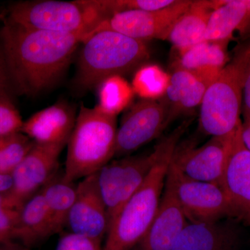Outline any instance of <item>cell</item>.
<instances>
[{
  "label": "cell",
  "mask_w": 250,
  "mask_h": 250,
  "mask_svg": "<svg viewBox=\"0 0 250 250\" xmlns=\"http://www.w3.org/2000/svg\"><path fill=\"white\" fill-rule=\"evenodd\" d=\"M213 11L210 1H192L190 7L171 26L165 40L168 41L179 53L204 42Z\"/></svg>",
  "instance_id": "obj_20"
},
{
  "label": "cell",
  "mask_w": 250,
  "mask_h": 250,
  "mask_svg": "<svg viewBox=\"0 0 250 250\" xmlns=\"http://www.w3.org/2000/svg\"><path fill=\"white\" fill-rule=\"evenodd\" d=\"M35 143L22 132L0 137V172L11 174Z\"/></svg>",
  "instance_id": "obj_24"
},
{
  "label": "cell",
  "mask_w": 250,
  "mask_h": 250,
  "mask_svg": "<svg viewBox=\"0 0 250 250\" xmlns=\"http://www.w3.org/2000/svg\"><path fill=\"white\" fill-rule=\"evenodd\" d=\"M167 125V109L163 100L144 99L135 104L117 130L115 156L131 155L157 138Z\"/></svg>",
  "instance_id": "obj_11"
},
{
  "label": "cell",
  "mask_w": 250,
  "mask_h": 250,
  "mask_svg": "<svg viewBox=\"0 0 250 250\" xmlns=\"http://www.w3.org/2000/svg\"><path fill=\"white\" fill-rule=\"evenodd\" d=\"M187 126L184 123L159 143L155 165L110 225L103 250H133L147 234L159 208L174 150Z\"/></svg>",
  "instance_id": "obj_2"
},
{
  "label": "cell",
  "mask_w": 250,
  "mask_h": 250,
  "mask_svg": "<svg viewBox=\"0 0 250 250\" xmlns=\"http://www.w3.org/2000/svg\"><path fill=\"white\" fill-rule=\"evenodd\" d=\"M208 82L188 72L184 77L179 92V103L176 117L189 113L201 104L207 88Z\"/></svg>",
  "instance_id": "obj_26"
},
{
  "label": "cell",
  "mask_w": 250,
  "mask_h": 250,
  "mask_svg": "<svg viewBox=\"0 0 250 250\" xmlns=\"http://www.w3.org/2000/svg\"><path fill=\"white\" fill-rule=\"evenodd\" d=\"M188 223L167 175L155 218L139 246L144 250H171Z\"/></svg>",
  "instance_id": "obj_14"
},
{
  "label": "cell",
  "mask_w": 250,
  "mask_h": 250,
  "mask_svg": "<svg viewBox=\"0 0 250 250\" xmlns=\"http://www.w3.org/2000/svg\"><path fill=\"white\" fill-rule=\"evenodd\" d=\"M117 130L116 116L82 104L67 143L64 177L75 182L110 162L116 154Z\"/></svg>",
  "instance_id": "obj_3"
},
{
  "label": "cell",
  "mask_w": 250,
  "mask_h": 250,
  "mask_svg": "<svg viewBox=\"0 0 250 250\" xmlns=\"http://www.w3.org/2000/svg\"><path fill=\"white\" fill-rule=\"evenodd\" d=\"M167 177L190 223L238 218L232 202L221 186L186 177L170 164Z\"/></svg>",
  "instance_id": "obj_8"
},
{
  "label": "cell",
  "mask_w": 250,
  "mask_h": 250,
  "mask_svg": "<svg viewBox=\"0 0 250 250\" xmlns=\"http://www.w3.org/2000/svg\"><path fill=\"white\" fill-rule=\"evenodd\" d=\"M18 210L10 207L4 194H0V244L12 243Z\"/></svg>",
  "instance_id": "obj_29"
},
{
  "label": "cell",
  "mask_w": 250,
  "mask_h": 250,
  "mask_svg": "<svg viewBox=\"0 0 250 250\" xmlns=\"http://www.w3.org/2000/svg\"><path fill=\"white\" fill-rule=\"evenodd\" d=\"M159 154V143L148 154L111 160L95 173L99 192L107 210L109 226L125 204L144 183Z\"/></svg>",
  "instance_id": "obj_7"
},
{
  "label": "cell",
  "mask_w": 250,
  "mask_h": 250,
  "mask_svg": "<svg viewBox=\"0 0 250 250\" xmlns=\"http://www.w3.org/2000/svg\"><path fill=\"white\" fill-rule=\"evenodd\" d=\"M104 19L93 0H42L13 4L7 21L24 27L77 34L85 40Z\"/></svg>",
  "instance_id": "obj_5"
},
{
  "label": "cell",
  "mask_w": 250,
  "mask_h": 250,
  "mask_svg": "<svg viewBox=\"0 0 250 250\" xmlns=\"http://www.w3.org/2000/svg\"><path fill=\"white\" fill-rule=\"evenodd\" d=\"M82 43L77 83L90 89L110 77L129 73L147 62L146 42L111 30L94 33Z\"/></svg>",
  "instance_id": "obj_4"
},
{
  "label": "cell",
  "mask_w": 250,
  "mask_h": 250,
  "mask_svg": "<svg viewBox=\"0 0 250 250\" xmlns=\"http://www.w3.org/2000/svg\"><path fill=\"white\" fill-rule=\"evenodd\" d=\"M12 187V177L11 174L0 172V194L6 193Z\"/></svg>",
  "instance_id": "obj_34"
},
{
  "label": "cell",
  "mask_w": 250,
  "mask_h": 250,
  "mask_svg": "<svg viewBox=\"0 0 250 250\" xmlns=\"http://www.w3.org/2000/svg\"><path fill=\"white\" fill-rule=\"evenodd\" d=\"M131 250H143L142 248H141L139 246H136V248H134V249Z\"/></svg>",
  "instance_id": "obj_37"
},
{
  "label": "cell",
  "mask_w": 250,
  "mask_h": 250,
  "mask_svg": "<svg viewBox=\"0 0 250 250\" xmlns=\"http://www.w3.org/2000/svg\"><path fill=\"white\" fill-rule=\"evenodd\" d=\"M6 67L18 90L36 95L66 69L84 37L18 25L6 21L1 30Z\"/></svg>",
  "instance_id": "obj_1"
},
{
  "label": "cell",
  "mask_w": 250,
  "mask_h": 250,
  "mask_svg": "<svg viewBox=\"0 0 250 250\" xmlns=\"http://www.w3.org/2000/svg\"><path fill=\"white\" fill-rule=\"evenodd\" d=\"M228 42L205 41L180 52L174 67L211 83L229 63Z\"/></svg>",
  "instance_id": "obj_18"
},
{
  "label": "cell",
  "mask_w": 250,
  "mask_h": 250,
  "mask_svg": "<svg viewBox=\"0 0 250 250\" xmlns=\"http://www.w3.org/2000/svg\"><path fill=\"white\" fill-rule=\"evenodd\" d=\"M241 125L233 134L221 187L232 202L240 220L250 223V151L242 140Z\"/></svg>",
  "instance_id": "obj_15"
},
{
  "label": "cell",
  "mask_w": 250,
  "mask_h": 250,
  "mask_svg": "<svg viewBox=\"0 0 250 250\" xmlns=\"http://www.w3.org/2000/svg\"><path fill=\"white\" fill-rule=\"evenodd\" d=\"M53 235L48 210L42 192L39 191L18 210L14 240L30 248Z\"/></svg>",
  "instance_id": "obj_21"
},
{
  "label": "cell",
  "mask_w": 250,
  "mask_h": 250,
  "mask_svg": "<svg viewBox=\"0 0 250 250\" xmlns=\"http://www.w3.org/2000/svg\"><path fill=\"white\" fill-rule=\"evenodd\" d=\"M241 230L233 218L188 223L171 250H237Z\"/></svg>",
  "instance_id": "obj_16"
},
{
  "label": "cell",
  "mask_w": 250,
  "mask_h": 250,
  "mask_svg": "<svg viewBox=\"0 0 250 250\" xmlns=\"http://www.w3.org/2000/svg\"><path fill=\"white\" fill-rule=\"evenodd\" d=\"M177 0H93L105 18L129 10L157 11L173 4Z\"/></svg>",
  "instance_id": "obj_27"
},
{
  "label": "cell",
  "mask_w": 250,
  "mask_h": 250,
  "mask_svg": "<svg viewBox=\"0 0 250 250\" xmlns=\"http://www.w3.org/2000/svg\"><path fill=\"white\" fill-rule=\"evenodd\" d=\"M244 121L242 122L241 138L246 147L250 151V111H243Z\"/></svg>",
  "instance_id": "obj_32"
},
{
  "label": "cell",
  "mask_w": 250,
  "mask_h": 250,
  "mask_svg": "<svg viewBox=\"0 0 250 250\" xmlns=\"http://www.w3.org/2000/svg\"><path fill=\"white\" fill-rule=\"evenodd\" d=\"M70 232L103 241L108 232L107 210L99 192L95 174L77 184L75 202L67 217Z\"/></svg>",
  "instance_id": "obj_13"
},
{
  "label": "cell",
  "mask_w": 250,
  "mask_h": 250,
  "mask_svg": "<svg viewBox=\"0 0 250 250\" xmlns=\"http://www.w3.org/2000/svg\"><path fill=\"white\" fill-rule=\"evenodd\" d=\"M169 79L157 67L143 66L135 75L132 88L145 100H154L155 97L164 95Z\"/></svg>",
  "instance_id": "obj_25"
},
{
  "label": "cell",
  "mask_w": 250,
  "mask_h": 250,
  "mask_svg": "<svg viewBox=\"0 0 250 250\" xmlns=\"http://www.w3.org/2000/svg\"><path fill=\"white\" fill-rule=\"evenodd\" d=\"M234 133L223 137H211L198 147L177 145L171 164L188 178L221 186Z\"/></svg>",
  "instance_id": "obj_12"
},
{
  "label": "cell",
  "mask_w": 250,
  "mask_h": 250,
  "mask_svg": "<svg viewBox=\"0 0 250 250\" xmlns=\"http://www.w3.org/2000/svg\"><path fill=\"white\" fill-rule=\"evenodd\" d=\"M243 66L241 47L206 90L199 119L204 134L211 137L229 136L241 125Z\"/></svg>",
  "instance_id": "obj_6"
},
{
  "label": "cell",
  "mask_w": 250,
  "mask_h": 250,
  "mask_svg": "<svg viewBox=\"0 0 250 250\" xmlns=\"http://www.w3.org/2000/svg\"><path fill=\"white\" fill-rule=\"evenodd\" d=\"M102 242L70 231L59 238L56 250H103Z\"/></svg>",
  "instance_id": "obj_30"
},
{
  "label": "cell",
  "mask_w": 250,
  "mask_h": 250,
  "mask_svg": "<svg viewBox=\"0 0 250 250\" xmlns=\"http://www.w3.org/2000/svg\"><path fill=\"white\" fill-rule=\"evenodd\" d=\"M0 53V94L6 93L8 77L6 73V65L5 59Z\"/></svg>",
  "instance_id": "obj_33"
},
{
  "label": "cell",
  "mask_w": 250,
  "mask_h": 250,
  "mask_svg": "<svg viewBox=\"0 0 250 250\" xmlns=\"http://www.w3.org/2000/svg\"><path fill=\"white\" fill-rule=\"evenodd\" d=\"M192 1L177 0L173 4L157 11L129 10L116 13L103 20L92 34L111 30L143 42L153 39L165 40L171 26L190 7Z\"/></svg>",
  "instance_id": "obj_10"
},
{
  "label": "cell",
  "mask_w": 250,
  "mask_h": 250,
  "mask_svg": "<svg viewBox=\"0 0 250 250\" xmlns=\"http://www.w3.org/2000/svg\"><path fill=\"white\" fill-rule=\"evenodd\" d=\"M48 210L52 233L60 232L67 225V217L77 193V184L63 174H56L41 190Z\"/></svg>",
  "instance_id": "obj_22"
},
{
  "label": "cell",
  "mask_w": 250,
  "mask_h": 250,
  "mask_svg": "<svg viewBox=\"0 0 250 250\" xmlns=\"http://www.w3.org/2000/svg\"><path fill=\"white\" fill-rule=\"evenodd\" d=\"M1 250H31L25 246H21L19 245L14 244L13 243L5 244L2 246Z\"/></svg>",
  "instance_id": "obj_35"
},
{
  "label": "cell",
  "mask_w": 250,
  "mask_h": 250,
  "mask_svg": "<svg viewBox=\"0 0 250 250\" xmlns=\"http://www.w3.org/2000/svg\"><path fill=\"white\" fill-rule=\"evenodd\" d=\"M244 4L246 5V9L248 10V14L250 16V0H243Z\"/></svg>",
  "instance_id": "obj_36"
},
{
  "label": "cell",
  "mask_w": 250,
  "mask_h": 250,
  "mask_svg": "<svg viewBox=\"0 0 250 250\" xmlns=\"http://www.w3.org/2000/svg\"><path fill=\"white\" fill-rule=\"evenodd\" d=\"M23 123L21 114L7 93L0 94V137L21 132Z\"/></svg>",
  "instance_id": "obj_28"
},
{
  "label": "cell",
  "mask_w": 250,
  "mask_h": 250,
  "mask_svg": "<svg viewBox=\"0 0 250 250\" xmlns=\"http://www.w3.org/2000/svg\"><path fill=\"white\" fill-rule=\"evenodd\" d=\"M65 146L35 143L11 172L12 187L4 193L10 207L19 210L57 174L59 156Z\"/></svg>",
  "instance_id": "obj_9"
},
{
  "label": "cell",
  "mask_w": 250,
  "mask_h": 250,
  "mask_svg": "<svg viewBox=\"0 0 250 250\" xmlns=\"http://www.w3.org/2000/svg\"><path fill=\"white\" fill-rule=\"evenodd\" d=\"M244 56L243 78V111H250V43L242 47Z\"/></svg>",
  "instance_id": "obj_31"
},
{
  "label": "cell",
  "mask_w": 250,
  "mask_h": 250,
  "mask_svg": "<svg viewBox=\"0 0 250 250\" xmlns=\"http://www.w3.org/2000/svg\"><path fill=\"white\" fill-rule=\"evenodd\" d=\"M4 246V245L0 244V250H1V248H2V246Z\"/></svg>",
  "instance_id": "obj_38"
},
{
  "label": "cell",
  "mask_w": 250,
  "mask_h": 250,
  "mask_svg": "<svg viewBox=\"0 0 250 250\" xmlns=\"http://www.w3.org/2000/svg\"><path fill=\"white\" fill-rule=\"evenodd\" d=\"M98 86L99 104L97 106L112 116H116L127 106L134 92L121 76L108 77Z\"/></svg>",
  "instance_id": "obj_23"
},
{
  "label": "cell",
  "mask_w": 250,
  "mask_h": 250,
  "mask_svg": "<svg viewBox=\"0 0 250 250\" xmlns=\"http://www.w3.org/2000/svg\"><path fill=\"white\" fill-rule=\"evenodd\" d=\"M213 11L206 31L205 40L228 42L236 30L245 34L250 29V16L243 0L210 1Z\"/></svg>",
  "instance_id": "obj_19"
},
{
  "label": "cell",
  "mask_w": 250,
  "mask_h": 250,
  "mask_svg": "<svg viewBox=\"0 0 250 250\" xmlns=\"http://www.w3.org/2000/svg\"><path fill=\"white\" fill-rule=\"evenodd\" d=\"M76 112L60 101L34 113L23 123L21 132L41 145H65L76 122Z\"/></svg>",
  "instance_id": "obj_17"
}]
</instances>
